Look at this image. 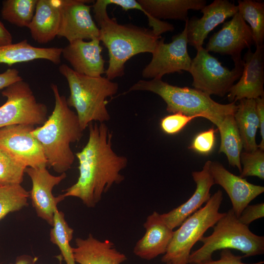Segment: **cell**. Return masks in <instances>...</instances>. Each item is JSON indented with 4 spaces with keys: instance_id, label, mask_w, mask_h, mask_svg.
Returning a JSON list of instances; mask_svg holds the SVG:
<instances>
[{
    "instance_id": "6da1fadb",
    "label": "cell",
    "mask_w": 264,
    "mask_h": 264,
    "mask_svg": "<svg viewBox=\"0 0 264 264\" xmlns=\"http://www.w3.org/2000/svg\"><path fill=\"white\" fill-rule=\"evenodd\" d=\"M88 128V141L75 154L79 161V177L62 195L65 198H77L87 207L93 208L114 184L124 180L120 172L126 167L128 159L112 150V134L105 123L91 122Z\"/></svg>"
},
{
    "instance_id": "7a4b0ae2",
    "label": "cell",
    "mask_w": 264,
    "mask_h": 264,
    "mask_svg": "<svg viewBox=\"0 0 264 264\" xmlns=\"http://www.w3.org/2000/svg\"><path fill=\"white\" fill-rule=\"evenodd\" d=\"M107 6L104 0H97L92 7L99 29V40L108 50L106 77L112 80L124 74L125 64L130 58L140 53H152L161 36L152 29L132 24H119L109 16Z\"/></svg>"
},
{
    "instance_id": "3957f363",
    "label": "cell",
    "mask_w": 264,
    "mask_h": 264,
    "mask_svg": "<svg viewBox=\"0 0 264 264\" xmlns=\"http://www.w3.org/2000/svg\"><path fill=\"white\" fill-rule=\"evenodd\" d=\"M51 88L55 98L54 110L44 124L35 128L31 134L42 146L47 166L61 174L73 164L75 155L70 144L79 141L84 131L76 113L68 106L66 97L60 94L57 85L52 84Z\"/></svg>"
},
{
    "instance_id": "277c9868",
    "label": "cell",
    "mask_w": 264,
    "mask_h": 264,
    "mask_svg": "<svg viewBox=\"0 0 264 264\" xmlns=\"http://www.w3.org/2000/svg\"><path fill=\"white\" fill-rule=\"evenodd\" d=\"M136 90L149 91L159 95L166 103V110L169 112L205 118L217 127L227 115L234 114L237 109L235 102L220 104L199 90L173 86L162 79L140 80L127 92Z\"/></svg>"
},
{
    "instance_id": "5b68a950",
    "label": "cell",
    "mask_w": 264,
    "mask_h": 264,
    "mask_svg": "<svg viewBox=\"0 0 264 264\" xmlns=\"http://www.w3.org/2000/svg\"><path fill=\"white\" fill-rule=\"evenodd\" d=\"M59 70L69 86L67 105L75 109L83 131L93 121L105 123L110 120L107 99L117 93V83L106 77H90L78 73L66 64L60 65Z\"/></svg>"
},
{
    "instance_id": "8992f818",
    "label": "cell",
    "mask_w": 264,
    "mask_h": 264,
    "mask_svg": "<svg viewBox=\"0 0 264 264\" xmlns=\"http://www.w3.org/2000/svg\"><path fill=\"white\" fill-rule=\"evenodd\" d=\"M213 232L199 240L203 245L191 253L188 264H198L212 259L218 250L234 249L241 251L243 258L263 254L264 237L252 233L248 226L241 222L232 209H230L213 226Z\"/></svg>"
},
{
    "instance_id": "52a82bcc",
    "label": "cell",
    "mask_w": 264,
    "mask_h": 264,
    "mask_svg": "<svg viewBox=\"0 0 264 264\" xmlns=\"http://www.w3.org/2000/svg\"><path fill=\"white\" fill-rule=\"evenodd\" d=\"M222 200V192L219 190L211 196L203 207L188 217L174 231L166 252L162 257V263L188 264L193 246L224 215L225 213L219 212Z\"/></svg>"
},
{
    "instance_id": "ba28073f",
    "label": "cell",
    "mask_w": 264,
    "mask_h": 264,
    "mask_svg": "<svg viewBox=\"0 0 264 264\" xmlns=\"http://www.w3.org/2000/svg\"><path fill=\"white\" fill-rule=\"evenodd\" d=\"M242 70V59L234 62V67L229 70L202 47L197 49L188 72L193 77L194 88L209 95L223 97L239 79Z\"/></svg>"
},
{
    "instance_id": "9c48e42d",
    "label": "cell",
    "mask_w": 264,
    "mask_h": 264,
    "mask_svg": "<svg viewBox=\"0 0 264 264\" xmlns=\"http://www.w3.org/2000/svg\"><path fill=\"white\" fill-rule=\"evenodd\" d=\"M1 94L6 101L0 107V128L17 124L42 125L47 119L46 106L37 101L30 85L23 80L4 88Z\"/></svg>"
},
{
    "instance_id": "30bf717a",
    "label": "cell",
    "mask_w": 264,
    "mask_h": 264,
    "mask_svg": "<svg viewBox=\"0 0 264 264\" xmlns=\"http://www.w3.org/2000/svg\"><path fill=\"white\" fill-rule=\"evenodd\" d=\"M206 4L205 0H124L121 7L125 11L136 9L142 12L152 30L160 36L174 29L172 24L161 19L186 21L189 10H201Z\"/></svg>"
},
{
    "instance_id": "8fae6325",
    "label": "cell",
    "mask_w": 264,
    "mask_h": 264,
    "mask_svg": "<svg viewBox=\"0 0 264 264\" xmlns=\"http://www.w3.org/2000/svg\"><path fill=\"white\" fill-rule=\"evenodd\" d=\"M166 44L160 38L152 54L150 62L143 68L142 75L146 79H162L167 74L189 71L192 59L188 53L187 26L173 37Z\"/></svg>"
},
{
    "instance_id": "7c38bea8",
    "label": "cell",
    "mask_w": 264,
    "mask_h": 264,
    "mask_svg": "<svg viewBox=\"0 0 264 264\" xmlns=\"http://www.w3.org/2000/svg\"><path fill=\"white\" fill-rule=\"evenodd\" d=\"M34 129L25 124L0 128V148L25 168L47 166L42 146L31 134Z\"/></svg>"
},
{
    "instance_id": "4fadbf2b",
    "label": "cell",
    "mask_w": 264,
    "mask_h": 264,
    "mask_svg": "<svg viewBox=\"0 0 264 264\" xmlns=\"http://www.w3.org/2000/svg\"><path fill=\"white\" fill-rule=\"evenodd\" d=\"M24 173L31 180L29 197L37 216L52 226L54 212L58 209L57 205L65 198L62 194L54 197L52 190L66 177V173L53 176L48 171L46 166L27 167Z\"/></svg>"
},
{
    "instance_id": "5bb4252c",
    "label": "cell",
    "mask_w": 264,
    "mask_h": 264,
    "mask_svg": "<svg viewBox=\"0 0 264 264\" xmlns=\"http://www.w3.org/2000/svg\"><path fill=\"white\" fill-rule=\"evenodd\" d=\"M86 0H62L61 21L57 36L71 43L85 39H99V29L92 19L90 6Z\"/></svg>"
},
{
    "instance_id": "9a60e30c",
    "label": "cell",
    "mask_w": 264,
    "mask_h": 264,
    "mask_svg": "<svg viewBox=\"0 0 264 264\" xmlns=\"http://www.w3.org/2000/svg\"><path fill=\"white\" fill-rule=\"evenodd\" d=\"M254 44L249 26L238 12L231 20L209 39L205 49L222 55H230L234 62L240 60L242 51Z\"/></svg>"
},
{
    "instance_id": "2e32d148",
    "label": "cell",
    "mask_w": 264,
    "mask_h": 264,
    "mask_svg": "<svg viewBox=\"0 0 264 264\" xmlns=\"http://www.w3.org/2000/svg\"><path fill=\"white\" fill-rule=\"evenodd\" d=\"M256 47L254 52L248 49L242 59V74L228 92L227 98L230 103L264 97V46Z\"/></svg>"
},
{
    "instance_id": "e0dca14e",
    "label": "cell",
    "mask_w": 264,
    "mask_h": 264,
    "mask_svg": "<svg viewBox=\"0 0 264 264\" xmlns=\"http://www.w3.org/2000/svg\"><path fill=\"white\" fill-rule=\"evenodd\" d=\"M200 18L193 17L185 21L188 43L197 50L203 47L208 34L238 12V6L228 0H215L201 10Z\"/></svg>"
},
{
    "instance_id": "ac0fdd59",
    "label": "cell",
    "mask_w": 264,
    "mask_h": 264,
    "mask_svg": "<svg viewBox=\"0 0 264 264\" xmlns=\"http://www.w3.org/2000/svg\"><path fill=\"white\" fill-rule=\"evenodd\" d=\"M210 170L214 184L221 186L228 194L238 218L249 203L264 192V187L233 174L218 161H211Z\"/></svg>"
},
{
    "instance_id": "d6986e66",
    "label": "cell",
    "mask_w": 264,
    "mask_h": 264,
    "mask_svg": "<svg viewBox=\"0 0 264 264\" xmlns=\"http://www.w3.org/2000/svg\"><path fill=\"white\" fill-rule=\"evenodd\" d=\"M100 43L98 39L76 40L62 48V55L75 72L90 77L101 76L106 70Z\"/></svg>"
},
{
    "instance_id": "ffe728a7",
    "label": "cell",
    "mask_w": 264,
    "mask_h": 264,
    "mask_svg": "<svg viewBox=\"0 0 264 264\" xmlns=\"http://www.w3.org/2000/svg\"><path fill=\"white\" fill-rule=\"evenodd\" d=\"M211 161H206L200 171L192 173L196 184L193 195L184 203L168 213L161 215L166 224L172 229L179 226L190 216L198 210L210 198L212 186L214 184L210 170Z\"/></svg>"
},
{
    "instance_id": "44dd1931",
    "label": "cell",
    "mask_w": 264,
    "mask_h": 264,
    "mask_svg": "<svg viewBox=\"0 0 264 264\" xmlns=\"http://www.w3.org/2000/svg\"><path fill=\"white\" fill-rule=\"evenodd\" d=\"M145 233L136 243L134 254L141 259L151 260L164 254L172 240L174 230L164 222L161 215L154 211L143 224Z\"/></svg>"
},
{
    "instance_id": "7402d4cb",
    "label": "cell",
    "mask_w": 264,
    "mask_h": 264,
    "mask_svg": "<svg viewBox=\"0 0 264 264\" xmlns=\"http://www.w3.org/2000/svg\"><path fill=\"white\" fill-rule=\"evenodd\" d=\"M75 242L76 247H72V251L79 264H121L127 259L112 242L100 241L91 234L86 239L77 238Z\"/></svg>"
},
{
    "instance_id": "603a6c76",
    "label": "cell",
    "mask_w": 264,
    "mask_h": 264,
    "mask_svg": "<svg viewBox=\"0 0 264 264\" xmlns=\"http://www.w3.org/2000/svg\"><path fill=\"white\" fill-rule=\"evenodd\" d=\"M62 0H38L33 18L29 25L32 39L47 43L57 36L61 21Z\"/></svg>"
},
{
    "instance_id": "cb8c5ba5",
    "label": "cell",
    "mask_w": 264,
    "mask_h": 264,
    "mask_svg": "<svg viewBox=\"0 0 264 264\" xmlns=\"http://www.w3.org/2000/svg\"><path fill=\"white\" fill-rule=\"evenodd\" d=\"M62 48L32 46L26 40L16 44L0 46V64L8 66L44 59L55 65L61 63Z\"/></svg>"
},
{
    "instance_id": "d4e9b609",
    "label": "cell",
    "mask_w": 264,
    "mask_h": 264,
    "mask_svg": "<svg viewBox=\"0 0 264 264\" xmlns=\"http://www.w3.org/2000/svg\"><path fill=\"white\" fill-rule=\"evenodd\" d=\"M234 117L244 151L251 152L256 150L259 147L256 141V135L259 128V122L255 99L240 100Z\"/></svg>"
},
{
    "instance_id": "484cf974",
    "label": "cell",
    "mask_w": 264,
    "mask_h": 264,
    "mask_svg": "<svg viewBox=\"0 0 264 264\" xmlns=\"http://www.w3.org/2000/svg\"><path fill=\"white\" fill-rule=\"evenodd\" d=\"M220 135L219 153H224L230 165L237 167L240 173V154L243 149L242 140L234 114L227 115L217 127Z\"/></svg>"
},
{
    "instance_id": "4316f807",
    "label": "cell",
    "mask_w": 264,
    "mask_h": 264,
    "mask_svg": "<svg viewBox=\"0 0 264 264\" xmlns=\"http://www.w3.org/2000/svg\"><path fill=\"white\" fill-rule=\"evenodd\" d=\"M50 232L51 242L57 245L66 264H76L70 242L73 238V229L67 224L62 211L57 209L54 214Z\"/></svg>"
},
{
    "instance_id": "83f0119b",
    "label": "cell",
    "mask_w": 264,
    "mask_h": 264,
    "mask_svg": "<svg viewBox=\"0 0 264 264\" xmlns=\"http://www.w3.org/2000/svg\"><path fill=\"white\" fill-rule=\"evenodd\" d=\"M238 12L247 22L255 46L263 45L264 40V3L252 0H238Z\"/></svg>"
},
{
    "instance_id": "f1b7e54d",
    "label": "cell",
    "mask_w": 264,
    "mask_h": 264,
    "mask_svg": "<svg viewBox=\"0 0 264 264\" xmlns=\"http://www.w3.org/2000/svg\"><path fill=\"white\" fill-rule=\"evenodd\" d=\"M38 0H4L1 15L8 22L19 27H27L35 14Z\"/></svg>"
},
{
    "instance_id": "f546056e",
    "label": "cell",
    "mask_w": 264,
    "mask_h": 264,
    "mask_svg": "<svg viewBox=\"0 0 264 264\" xmlns=\"http://www.w3.org/2000/svg\"><path fill=\"white\" fill-rule=\"evenodd\" d=\"M29 193L21 184L0 187V220L27 205Z\"/></svg>"
},
{
    "instance_id": "4dcf8cb0",
    "label": "cell",
    "mask_w": 264,
    "mask_h": 264,
    "mask_svg": "<svg viewBox=\"0 0 264 264\" xmlns=\"http://www.w3.org/2000/svg\"><path fill=\"white\" fill-rule=\"evenodd\" d=\"M25 168L0 148V187L21 184Z\"/></svg>"
},
{
    "instance_id": "1f68e13d",
    "label": "cell",
    "mask_w": 264,
    "mask_h": 264,
    "mask_svg": "<svg viewBox=\"0 0 264 264\" xmlns=\"http://www.w3.org/2000/svg\"><path fill=\"white\" fill-rule=\"evenodd\" d=\"M242 178L249 176H257L264 179V150L260 148L251 151L242 152L240 154Z\"/></svg>"
},
{
    "instance_id": "d6a6232c",
    "label": "cell",
    "mask_w": 264,
    "mask_h": 264,
    "mask_svg": "<svg viewBox=\"0 0 264 264\" xmlns=\"http://www.w3.org/2000/svg\"><path fill=\"white\" fill-rule=\"evenodd\" d=\"M197 118L185 115L180 112L174 113L162 118L160 126L166 134L173 135L180 132L191 120Z\"/></svg>"
},
{
    "instance_id": "836d02e7",
    "label": "cell",
    "mask_w": 264,
    "mask_h": 264,
    "mask_svg": "<svg viewBox=\"0 0 264 264\" xmlns=\"http://www.w3.org/2000/svg\"><path fill=\"white\" fill-rule=\"evenodd\" d=\"M218 129L213 128L201 132L194 138L188 149L199 154H208L213 150L216 141V132Z\"/></svg>"
},
{
    "instance_id": "e575fe53",
    "label": "cell",
    "mask_w": 264,
    "mask_h": 264,
    "mask_svg": "<svg viewBox=\"0 0 264 264\" xmlns=\"http://www.w3.org/2000/svg\"><path fill=\"white\" fill-rule=\"evenodd\" d=\"M264 216V203L247 205L238 218L242 223L248 226L253 221Z\"/></svg>"
},
{
    "instance_id": "d590c367",
    "label": "cell",
    "mask_w": 264,
    "mask_h": 264,
    "mask_svg": "<svg viewBox=\"0 0 264 264\" xmlns=\"http://www.w3.org/2000/svg\"><path fill=\"white\" fill-rule=\"evenodd\" d=\"M242 256H236L229 249H222L220 253V259L218 260L212 259L205 261L198 264H263L264 261L252 264H246L242 261Z\"/></svg>"
},
{
    "instance_id": "8d00e7d4",
    "label": "cell",
    "mask_w": 264,
    "mask_h": 264,
    "mask_svg": "<svg viewBox=\"0 0 264 264\" xmlns=\"http://www.w3.org/2000/svg\"><path fill=\"white\" fill-rule=\"evenodd\" d=\"M23 80L16 68H8L0 73V91L11 84Z\"/></svg>"
},
{
    "instance_id": "74e56055",
    "label": "cell",
    "mask_w": 264,
    "mask_h": 264,
    "mask_svg": "<svg viewBox=\"0 0 264 264\" xmlns=\"http://www.w3.org/2000/svg\"><path fill=\"white\" fill-rule=\"evenodd\" d=\"M255 101L261 136V141L258 147L264 150V97L257 98Z\"/></svg>"
},
{
    "instance_id": "f35d334b",
    "label": "cell",
    "mask_w": 264,
    "mask_h": 264,
    "mask_svg": "<svg viewBox=\"0 0 264 264\" xmlns=\"http://www.w3.org/2000/svg\"><path fill=\"white\" fill-rule=\"evenodd\" d=\"M12 36L11 33L0 21V46L12 44Z\"/></svg>"
},
{
    "instance_id": "ab89813d",
    "label": "cell",
    "mask_w": 264,
    "mask_h": 264,
    "mask_svg": "<svg viewBox=\"0 0 264 264\" xmlns=\"http://www.w3.org/2000/svg\"><path fill=\"white\" fill-rule=\"evenodd\" d=\"M37 257H32L28 255H22L16 258L15 264H35Z\"/></svg>"
},
{
    "instance_id": "60d3db41",
    "label": "cell",
    "mask_w": 264,
    "mask_h": 264,
    "mask_svg": "<svg viewBox=\"0 0 264 264\" xmlns=\"http://www.w3.org/2000/svg\"><path fill=\"white\" fill-rule=\"evenodd\" d=\"M57 258H58V259L59 260V264H62V260H63V258L61 256V255H59V256H57Z\"/></svg>"
},
{
    "instance_id": "b9f144b4",
    "label": "cell",
    "mask_w": 264,
    "mask_h": 264,
    "mask_svg": "<svg viewBox=\"0 0 264 264\" xmlns=\"http://www.w3.org/2000/svg\"></svg>"
}]
</instances>
